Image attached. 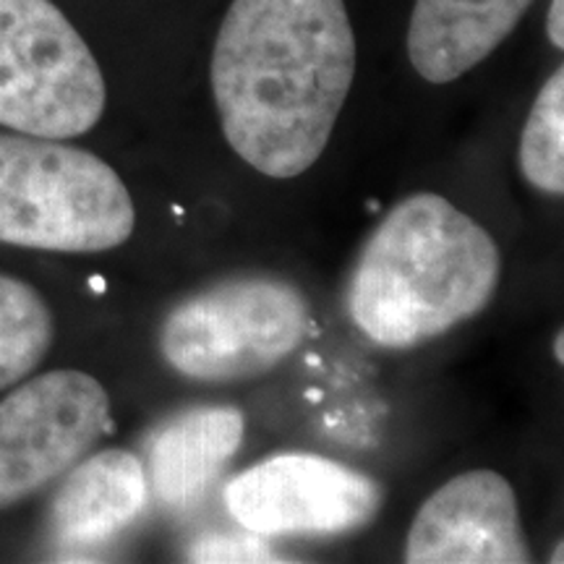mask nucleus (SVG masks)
Instances as JSON below:
<instances>
[{"label":"nucleus","mask_w":564,"mask_h":564,"mask_svg":"<svg viewBox=\"0 0 564 564\" xmlns=\"http://www.w3.org/2000/svg\"><path fill=\"white\" fill-rule=\"evenodd\" d=\"M352 76L345 0H232L212 53L225 139L267 178H295L322 158Z\"/></svg>","instance_id":"1"},{"label":"nucleus","mask_w":564,"mask_h":564,"mask_svg":"<svg viewBox=\"0 0 564 564\" xmlns=\"http://www.w3.org/2000/svg\"><path fill=\"white\" fill-rule=\"evenodd\" d=\"M499 246L440 194H411L387 212L345 280V314L379 348L411 350L474 319L494 301Z\"/></svg>","instance_id":"2"},{"label":"nucleus","mask_w":564,"mask_h":564,"mask_svg":"<svg viewBox=\"0 0 564 564\" xmlns=\"http://www.w3.org/2000/svg\"><path fill=\"white\" fill-rule=\"evenodd\" d=\"M133 228L129 188L102 158L63 139L0 133V243L100 253Z\"/></svg>","instance_id":"3"},{"label":"nucleus","mask_w":564,"mask_h":564,"mask_svg":"<svg viewBox=\"0 0 564 564\" xmlns=\"http://www.w3.org/2000/svg\"><path fill=\"white\" fill-rule=\"evenodd\" d=\"M312 306L278 274H236L194 291L162 316L158 348L181 377L204 384L257 379L306 340Z\"/></svg>","instance_id":"4"},{"label":"nucleus","mask_w":564,"mask_h":564,"mask_svg":"<svg viewBox=\"0 0 564 564\" xmlns=\"http://www.w3.org/2000/svg\"><path fill=\"white\" fill-rule=\"evenodd\" d=\"M100 63L51 0H0V126L45 139L84 137L100 123Z\"/></svg>","instance_id":"5"},{"label":"nucleus","mask_w":564,"mask_h":564,"mask_svg":"<svg viewBox=\"0 0 564 564\" xmlns=\"http://www.w3.org/2000/svg\"><path fill=\"white\" fill-rule=\"evenodd\" d=\"M110 429V394L87 371L24 379L0 400V510L66 476Z\"/></svg>","instance_id":"6"},{"label":"nucleus","mask_w":564,"mask_h":564,"mask_svg":"<svg viewBox=\"0 0 564 564\" xmlns=\"http://www.w3.org/2000/svg\"><path fill=\"white\" fill-rule=\"evenodd\" d=\"M225 507L243 531L274 535H345L377 520L384 489L329 457L282 453L251 465L225 486Z\"/></svg>","instance_id":"7"},{"label":"nucleus","mask_w":564,"mask_h":564,"mask_svg":"<svg viewBox=\"0 0 564 564\" xmlns=\"http://www.w3.org/2000/svg\"><path fill=\"white\" fill-rule=\"evenodd\" d=\"M405 562H533L512 484L497 470H468L436 489L421 505L408 531Z\"/></svg>","instance_id":"8"},{"label":"nucleus","mask_w":564,"mask_h":564,"mask_svg":"<svg viewBox=\"0 0 564 564\" xmlns=\"http://www.w3.org/2000/svg\"><path fill=\"white\" fill-rule=\"evenodd\" d=\"M243 432V413L232 405H194L167 415L144 453L154 499L173 512L199 505L241 449Z\"/></svg>","instance_id":"9"},{"label":"nucleus","mask_w":564,"mask_h":564,"mask_svg":"<svg viewBox=\"0 0 564 564\" xmlns=\"http://www.w3.org/2000/svg\"><path fill=\"white\" fill-rule=\"evenodd\" d=\"M150 486L144 463L126 449H102L74 465L51 502L53 541L63 549H91L116 539L144 512Z\"/></svg>","instance_id":"10"},{"label":"nucleus","mask_w":564,"mask_h":564,"mask_svg":"<svg viewBox=\"0 0 564 564\" xmlns=\"http://www.w3.org/2000/svg\"><path fill=\"white\" fill-rule=\"evenodd\" d=\"M533 0H415L408 58L426 82L449 84L510 37Z\"/></svg>","instance_id":"11"},{"label":"nucleus","mask_w":564,"mask_h":564,"mask_svg":"<svg viewBox=\"0 0 564 564\" xmlns=\"http://www.w3.org/2000/svg\"><path fill=\"white\" fill-rule=\"evenodd\" d=\"M55 340L47 301L30 282L0 274V392L24 382Z\"/></svg>","instance_id":"12"},{"label":"nucleus","mask_w":564,"mask_h":564,"mask_svg":"<svg viewBox=\"0 0 564 564\" xmlns=\"http://www.w3.org/2000/svg\"><path fill=\"white\" fill-rule=\"evenodd\" d=\"M520 171L546 196L564 194V70L556 68L535 97L520 137Z\"/></svg>","instance_id":"13"},{"label":"nucleus","mask_w":564,"mask_h":564,"mask_svg":"<svg viewBox=\"0 0 564 564\" xmlns=\"http://www.w3.org/2000/svg\"><path fill=\"white\" fill-rule=\"evenodd\" d=\"M262 535L257 533H246V539L238 541H228V535H209L204 544H196L192 549V560L199 562H259V560H274L262 541Z\"/></svg>","instance_id":"14"},{"label":"nucleus","mask_w":564,"mask_h":564,"mask_svg":"<svg viewBox=\"0 0 564 564\" xmlns=\"http://www.w3.org/2000/svg\"><path fill=\"white\" fill-rule=\"evenodd\" d=\"M546 34H549V42H552L556 51H562L564 47V0H552V6H549Z\"/></svg>","instance_id":"15"},{"label":"nucleus","mask_w":564,"mask_h":564,"mask_svg":"<svg viewBox=\"0 0 564 564\" xmlns=\"http://www.w3.org/2000/svg\"><path fill=\"white\" fill-rule=\"evenodd\" d=\"M552 352H554L556 364H564V337H562V329H560V333H556V337H554Z\"/></svg>","instance_id":"16"}]
</instances>
